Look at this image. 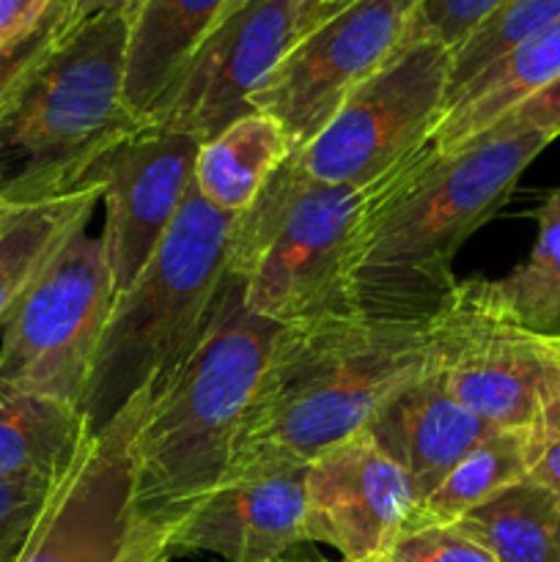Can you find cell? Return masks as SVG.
I'll return each instance as SVG.
<instances>
[{"mask_svg":"<svg viewBox=\"0 0 560 562\" xmlns=\"http://www.w3.org/2000/svg\"><path fill=\"white\" fill-rule=\"evenodd\" d=\"M377 562H497L486 549L453 525H423L406 530Z\"/></svg>","mask_w":560,"mask_h":562,"instance_id":"27","label":"cell"},{"mask_svg":"<svg viewBox=\"0 0 560 562\" xmlns=\"http://www.w3.org/2000/svg\"><path fill=\"white\" fill-rule=\"evenodd\" d=\"M302 0H236L146 113V124L206 143L242 115L307 31Z\"/></svg>","mask_w":560,"mask_h":562,"instance_id":"12","label":"cell"},{"mask_svg":"<svg viewBox=\"0 0 560 562\" xmlns=\"http://www.w3.org/2000/svg\"><path fill=\"white\" fill-rule=\"evenodd\" d=\"M58 3L49 11L47 20L42 22L38 31H33L31 36L22 38V42L11 44V47L0 49V99L16 86L22 75L58 42Z\"/></svg>","mask_w":560,"mask_h":562,"instance_id":"30","label":"cell"},{"mask_svg":"<svg viewBox=\"0 0 560 562\" xmlns=\"http://www.w3.org/2000/svg\"><path fill=\"white\" fill-rule=\"evenodd\" d=\"M102 201L97 179L69 195L14 206L0 225V327L60 247L91 220Z\"/></svg>","mask_w":560,"mask_h":562,"instance_id":"20","label":"cell"},{"mask_svg":"<svg viewBox=\"0 0 560 562\" xmlns=\"http://www.w3.org/2000/svg\"><path fill=\"white\" fill-rule=\"evenodd\" d=\"M58 477L0 481V562H16Z\"/></svg>","mask_w":560,"mask_h":562,"instance_id":"26","label":"cell"},{"mask_svg":"<svg viewBox=\"0 0 560 562\" xmlns=\"http://www.w3.org/2000/svg\"><path fill=\"white\" fill-rule=\"evenodd\" d=\"M453 527L497 562H560V497L527 477L472 508Z\"/></svg>","mask_w":560,"mask_h":562,"instance_id":"22","label":"cell"},{"mask_svg":"<svg viewBox=\"0 0 560 562\" xmlns=\"http://www.w3.org/2000/svg\"><path fill=\"white\" fill-rule=\"evenodd\" d=\"M234 220L190 187L157 252L115 296L80 401L88 431L163 387L201 344L228 289Z\"/></svg>","mask_w":560,"mask_h":562,"instance_id":"5","label":"cell"},{"mask_svg":"<svg viewBox=\"0 0 560 562\" xmlns=\"http://www.w3.org/2000/svg\"><path fill=\"white\" fill-rule=\"evenodd\" d=\"M432 366V318L338 311L280 324L225 481L294 475Z\"/></svg>","mask_w":560,"mask_h":562,"instance_id":"1","label":"cell"},{"mask_svg":"<svg viewBox=\"0 0 560 562\" xmlns=\"http://www.w3.org/2000/svg\"><path fill=\"white\" fill-rule=\"evenodd\" d=\"M278 329L280 324L247 311L239 278L231 272L212 327L179 371L154 390L137 428L135 497L148 514L181 525L223 486Z\"/></svg>","mask_w":560,"mask_h":562,"instance_id":"4","label":"cell"},{"mask_svg":"<svg viewBox=\"0 0 560 562\" xmlns=\"http://www.w3.org/2000/svg\"><path fill=\"white\" fill-rule=\"evenodd\" d=\"M143 0H58V36L77 31L86 22L110 14H135Z\"/></svg>","mask_w":560,"mask_h":562,"instance_id":"32","label":"cell"},{"mask_svg":"<svg viewBox=\"0 0 560 562\" xmlns=\"http://www.w3.org/2000/svg\"><path fill=\"white\" fill-rule=\"evenodd\" d=\"M560 20V0H503L450 55L448 102L483 69Z\"/></svg>","mask_w":560,"mask_h":562,"instance_id":"25","label":"cell"},{"mask_svg":"<svg viewBox=\"0 0 560 562\" xmlns=\"http://www.w3.org/2000/svg\"><path fill=\"white\" fill-rule=\"evenodd\" d=\"M201 140L143 124L99 162L104 263L115 296L132 285L157 252L192 187Z\"/></svg>","mask_w":560,"mask_h":562,"instance_id":"13","label":"cell"},{"mask_svg":"<svg viewBox=\"0 0 560 562\" xmlns=\"http://www.w3.org/2000/svg\"><path fill=\"white\" fill-rule=\"evenodd\" d=\"M58 0H0V49L42 27Z\"/></svg>","mask_w":560,"mask_h":562,"instance_id":"31","label":"cell"},{"mask_svg":"<svg viewBox=\"0 0 560 562\" xmlns=\"http://www.w3.org/2000/svg\"><path fill=\"white\" fill-rule=\"evenodd\" d=\"M486 289L516 322L541 333L560 327V190L538 209V236L527 261L505 278L486 280Z\"/></svg>","mask_w":560,"mask_h":562,"instance_id":"24","label":"cell"},{"mask_svg":"<svg viewBox=\"0 0 560 562\" xmlns=\"http://www.w3.org/2000/svg\"><path fill=\"white\" fill-rule=\"evenodd\" d=\"M503 0H421L410 38H437L456 49Z\"/></svg>","mask_w":560,"mask_h":562,"instance_id":"28","label":"cell"},{"mask_svg":"<svg viewBox=\"0 0 560 562\" xmlns=\"http://www.w3.org/2000/svg\"><path fill=\"white\" fill-rule=\"evenodd\" d=\"M432 371L489 426L530 428L560 387V333L516 322L486 280H467L432 316Z\"/></svg>","mask_w":560,"mask_h":562,"instance_id":"9","label":"cell"},{"mask_svg":"<svg viewBox=\"0 0 560 562\" xmlns=\"http://www.w3.org/2000/svg\"><path fill=\"white\" fill-rule=\"evenodd\" d=\"M390 173L366 187L324 184L280 165L247 212L234 220L231 272L256 316L294 324L355 311L349 269Z\"/></svg>","mask_w":560,"mask_h":562,"instance_id":"6","label":"cell"},{"mask_svg":"<svg viewBox=\"0 0 560 562\" xmlns=\"http://www.w3.org/2000/svg\"><path fill=\"white\" fill-rule=\"evenodd\" d=\"M86 431L77 406L0 387V481L58 477Z\"/></svg>","mask_w":560,"mask_h":562,"instance_id":"21","label":"cell"},{"mask_svg":"<svg viewBox=\"0 0 560 562\" xmlns=\"http://www.w3.org/2000/svg\"><path fill=\"white\" fill-rule=\"evenodd\" d=\"M549 143L541 132L489 130L453 154L421 146L395 165L351 258V307L432 318L459 283L456 252L503 209Z\"/></svg>","mask_w":560,"mask_h":562,"instance_id":"2","label":"cell"},{"mask_svg":"<svg viewBox=\"0 0 560 562\" xmlns=\"http://www.w3.org/2000/svg\"><path fill=\"white\" fill-rule=\"evenodd\" d=\"M533 428H536L541 437L560 439V387L549 395V401L544 404L541 415H538V420L533 423Z\"/></svg>","mask_w":560,"mask_h":562,"instance_id":"34","label":"cell"},{"mask_svg":"<svg viewBox=\"0 0 560 562\" xmlns=\"http://www.w3.org/2000/svg\"><path fill=\"white\" fill-rule=\"evenodd\" d=\"M346 3H349V0H316V3H313L311 9H307V27L316 25L318 20L329 16V14H333V11L344 9Z\"/></svg>","mask_w":560,"mask_h":562,"instance_id":"35","label":"cell"},{"mask_svg":"<svg viewBox=\"0 0 560 562\" xmlns=\"http://www.w3.org/2000/svg\"><path fill=\"white\" fill-rule=\"evenodd\" d=\"M126 36L124 14L86 22L0 99V203L25 206L80 190L146 124L124 97Z\"/></svg>","mask_w":560,"mask_h":562,"instance_id":"3","label":"cell"},{"mask_svg":"<svg viewBox=\"0 0 560 562\" xmlns=\"http://www.w3.org/2000/svg\"><path fill=\"white\" fill-rule=\"evenodd\" d=\"M530 428H500L467 450L439 486L417 505L415 525H456L464 514L527 477Z\"/></svg>","mask_w":560,"mask_h":562,"instance_id":"23","label":"cell"},{"mask_svg":"<svg viewBox=\"0 0 560 562\" xmlns=\"http://www.w3.org/2000/svg\"><path fill=\"white\" fill-rule=\"evenodd\" d=\"M113 302L102 241L86 225L0 327V387L80 409Z\"/></svg>","mask_w":560,"mask_h":562,"instance_id":"10","label":"cell"},{"mask_svg":"<svg viewBox=\"0 0 560 562\" xmlns=\"http://www.w3.org/2000/svg\"><path fill=\"white\" fill-rule=\"evenodd\" d=\"M384 456L410 477L417 505L439 486L456 461L500 428L467 412L432 371L401 390L366 428Z\"/></svg>","mask_w":560,"mask_h":562,"instance_id":"16","label":"cell"},{"mask_svg":"<svg viewBox=\"0 0 560 562\" xmlns=\"http://www.w3.org/2000/svg\"><path fill=\"white\" fill-rule=\"evenodd\" d=\"M11 212H14V203H0V225H3V220L9 217Z\"/></svg>","mask_w":560,"mask_h":562,"instance_id":"36","label":"cell"},{"mask_svg":"<svg viewBox=\"0 0 560 562\" xmlns=\"http://www.w3.org/2000/svg\"><path fill=\"white\" fill-rule=\"evenodd\" d=\"M307 543L305 470L225 481L187 514L173 536L176 558L217 554L225 562H272Z\"/></svg>","mask_w":560,"mask_h":562,"instance_id":"15","label":"cell"},{"mask_svg":"<svg viewBox=\"0 0 560 562\" xmlns=\"http://www.w3.org/2000/svg\"><path fill=\"white\" fill-rule=\"evenodd\" d=\"M154 390L99 431H86L16 562H170L179 521L135 497V437Z\"/></svg>","mask_w":560,"mask_h":562,"instance_id":"7","label":"cell"},{"mask_svg":"<svg viewBox=\"0 0 560 562\" xmlns=\"http://www.w3.org/2000/svg\"><path fill=\"white\" fill-rule=\"evenodd\" d=\"M450 55L437 38L404 47L344 99L316 137L289 154L294 173L324 184L366 187L426 146L443 121Z\"/></svg>","mask_w":560,"mask_h":562,"instance_id":"8","label":"cell"},{"mask_svg":"<svg viewBox=\"0 0 560 562\" xmlns=\"http://www.w3.org/2000/svg\"><path fill=\"white\" fill-rule=\"evenodd\" d=\"M302 3H307V5H313V3H316V0H302Z\"/></svg>","mask_w":560,"mask_h":562,"instance_id":"38","label":"cell"},{"mask_svg":"<svg viewBox=\"0 0 560 562\" xmlns=\"http://www.w3.org/2000/svg\"><path fill=\"white\" fill-rule=\"evenodd\" d=\"M291 140L267 113L242 115L220 135L201 143L192 184L220 212L242 214L289 159Z\"/></svg>","mask_w":560,"mask_h":562,"instance_id":"19","label":"cell"},{"mask_svg":"<svg viewBox=\"0 0 560 562\" xmlns=\"http://www.w3.org/2000/svg\"><path fill=\"white\" fill-rule=\"evenodd\" d=\"M527 481L549 488L560 497V439L541 437L530 426V453H527Z\"/></svg>","mask_w":560,"mask_h":562,"instance_id":"33","label":"cell"},{"mask_svg":"<svg viewBox=\"0 0 560 562\" xmlns=\"http://www.w3.org/2000/svg\"><path fill=\"white\" fill-rule=\"evenodd\" d=\"M234 3L236 0H143L130 20L124 55V97L132 113L146 119L198 44Z\"/></svg>","mask_w":560,"mask_h":562,"instance_id":"18","label":"cell"},{"mask_svg":"<svg viewBox=\"0 0 560 562\" xmlns=\"http://www.w3.org/2000/svg\"><path fill=\"white\" fill-rule=\"evenodd\" d=\"M492 130L541 132L555 140L560 135V77L516 104L514 110H508Z\"/></svg>","mask_w":560,"mask_h":562,"instance_id":"29","label":"cell"},{"mask_svg":"<svg viewBox=\"0 0 560 562\" xmlns=\"http://www.w3.org/2000/svg\"><path fill=\"white\" fill-rule=\"evenodd\" d=\"M272 562H327V560H291V558H278V560H272ZM340 562H346V560H340Z\"/></svg>","mask_w":560,"mask_h":562,"instance_id":"37","label":"cell"},{"mask_svg":"<svg viewBox=\"0 0 560 562\" xmlns=\"http://www.w3.org/2000/svg\"><path fill=\"white\" fill-rule=\"evenodd\" d=\"M417 5L421 0H349L291 44L253 93L250 108L272 115L296 151L360 82L404 47Z\"/></svg>","mask_w":560,"mask_h":562,"instance_id":"11","label":"cell"},{"mask_svg":"<svg viewBox=\"0 0 560 562\" xmlns=\"http://www.w3.org/2000/svg\"><path fill=\"white\" fill-rule=\"evenodd\" d=\"M560 77V20L505 53L467 82L445 108L426 148L437 157L453 154L492 130L508 110Z\"/></svg>","mask_w":560,"mask_h":562,"instance_id":"17","label":"cell"},{"mask_svg":"<svg viewBox=\"0 0 560 562\" xmlns=\"http://www.w3.org/2000/svg\"><path fill=\"white\" fill-rule=\"evenodd\" d=\"M307 541L346 562H377L412 530L417 497L399 464L362 431L305 467Z\"/></svg>","mask_w":560,"mask_h":562,"instance_id":"14","label":"cell"}]
</instances>
